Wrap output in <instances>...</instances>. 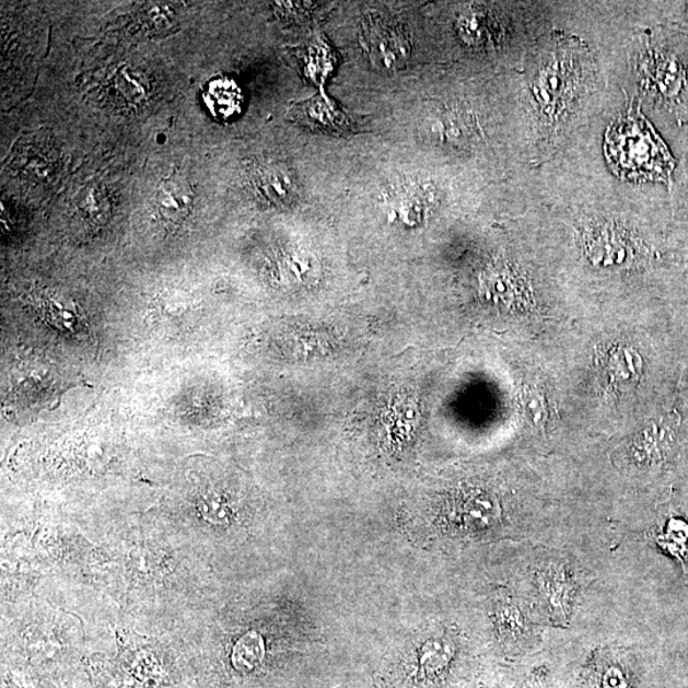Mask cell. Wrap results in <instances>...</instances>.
I'll return each instance as SVG.
<instances>
[{
	"instance_id": "6da1fadb",
	"label": "cell",
	"mask_w": 688,
	"mask_h": 688,
	"mask_svg": "<svg viewBox=\"0 0 688 688\" xmlns=\"http://www.w3.org/2000/svg\"><path fill=\"white\" fill-rule=\"evenodd\" d=\"M606 154L615 172L630 180L667 182L675 167L666 144L639 114L623 116L610 127Z\"/></svg>"
},
{
	"instance_id": "7a4b0ae2",
	"label": "cell",
	"mask_w": 688,
	"mask_h": 688,
	"mask_svg": "<svg viewBox=\"0 0 688 688\" xmlns=\"http://www.w3.org/2000/svg\"><path fill=\"white\" fill-rule=\"evenodd\" d=\"M361 44L371 63L382 71L404 68L411 56V43L404 26L384 14H369L362 21Z\"/></svg>"
},
{
	"instance_id": "3957f363",
	"label": "cell",
	"mask_w": 688,
	"mask_h": 688,
	"mask_svg": "<svg viewBox=\"0 0 688 688\" xmlns=\"http://www.w3.org/2000/svg\"><path fill=\"white\" fill-rule=\"evenodd\" d=\"M290 118L304 128L335 136L354 133L363 123L361 116L347 112L324 92L293 105Z\"/></svg>"
},
{
	"instance_id": "277c9868",
	"label": "cell",
	"mask_w": 688,
	"mask_h": 688,
	"mask_svg": "<svg viewBox=\"0 0 688 688\" xmlns=\"http://www.w3.org/2000/svg\"><path fill=\"white\" fill-rule=\"evenodd\" d=\"M681 443V419L675 412L663 413L649 423L638 439L637 451L641 463L649 468L662 469L674 460Z\"/></svg>"
},
{
	"instance_id": "5b68a950",
	"label": "cell",
	"mask_w": 688,
	"mask_h": 688,
	"mask_svg": "<svg viewBox=\"0 0 688 688\" xmlns=\"http://www.w3.org/2000/svg\"><path fill=\"white\" fill-rule=\"evenodd\" d=\"M645 80L653 94L670 105H683L688 94L686 69L675 54L667 50L649 53Z\"/></svg>"
},
{
	"instance_id": "8992f818",
	"label": "cell",
	"mask_w": 688,
	"mask_h": 688,
	"mask_svg": "<svg viewBox=\"0 0 688 688\" xmlns=\"http://www.w3.org/2000/svg\"><path fill=\"white\" fill-rule=\"evenodd\" d=\"M537 585L552 620L558 625L567 623L578 587L570 569L562 563H551L538 571Z\"/></svg>"
},
{
	"instance_id": "52a82bcc",
	"label": "cell",
	"mask_w": 688,
	"mask_h": 688,
	"mask_svg": "<svg viewBox=\"0 0 688 688\" xmlns=\"http://www.w3.org/2000/svg\"><path fill=\"white\" fill-rule=\"evenodd\" d=\"M422 133L430 141L464 145L476 135L474 119L467 112L454 106H438L422 119Z\"/></svg>"
},
{
	"instance_id": "ba28073f",
	"label": "cell",
	"mask_w": 688,
	"mask_h": 688,
	"mask_svg": "<svg viewBox=\"0 0 688 688\" xmlns=\"http://www.w3.org/2000/svg\"><path fill=\"white\" fill-rule=\"evenodd\" d=\"M570 65L569 58H555L540 72L535 94L537 104L547 115L560 114L562 107L571 102L578 81L573 77L574 72L571 71Z\"/></svg>"
},
{
	"instance_id": "9c48e42d",
	"label": "cell",
	"mask_w": 688,
	"mask_h": 688,
	"mask_svg": "<svg viewBox=\"0 0 688 688\" xmlns=\"http://www.w3.org/2000/svg\"><path fill=\"white\" fill-rule=\"evenodd\" d=\"M583 238L587 257L600 267L622 266L633 253L628 237L613 223H594Z\"/></svg>"
},
{
	"instance_id": "30bf717a",
	"label": "cell",
	"mask_w": 688,
	"mask_h": 688,
	"mask_svg": "<svg viewBox=\"0 0 688 688\" xmlns=\"http://www.w3.org/2000/svg\"><path fill=\"white\" fill-rule=\"evenodd\" d=\"M250 183L255 195L269 205H291L298 198L295 177L280 162H258L252 168Z\"/></svg>"
},
{
	"instance_id": "8fae6325",
	"label": "cell",
	"mask_w": 688,
	"mask_h": 688,
	"mask_svg": "<svg viewBox=\"0 0 688 688\" xmlns=\"http://www.w3.org/2000/svg\"><path fill=\"white\" fill-rule=\"evenodd\" d=\"M482 295L492 305L512 308L528 303V288L510 266H494L481 281Z\"/></svg>"
},
{
	"instance_id": "7c38bea8",
	"label": "cell",
	"mask_w": 688,
	"mask_h": 688,
	"mask_svg": "<svg viewBox=\"0 0 688 688\" xmlns=\"http://www.w3.org/2000/svg\"><path fill=\"white\" fill-rule=\"evenodd\" d=\"M494 625L499 639L509 651H521L530 640V625L520 603L512 595H499L493 603Z\"/></svg>"
},
{
	"instance_id": "4fadbf2b",
	"label": "cell",
	"mask_w": 688,
	"mask_h": 688,
	"mask_svg": "<svg viewBox=\"0 0 688 688\" xmlns=\"http://www.w3.org/2000/svg\"><path fill=\"white\" fill-rule=\"evenodd\" d=\"M453 514L455 521L467 530H483L492 527L500 517L497 498L483 491H471L457 501Z\"/></svg>"
},
{
	"instance_id": "5bb4252c",
	"label": "cell",
	"mask_w": 688,
	"mask_h": 688,
	"mask_svg": "<svg viewBox=\"0 0 688 688\" xmlns=\"http://www.w3.org/2000/svg\"><path fill=\"white\" fill-rule=\"evenodd\" d=\"M193 200V190L183 177L173 176L162 182L153 197L154 210L168 223H179L188 218Z\"/></svg>"
},
{
	"instance_id": "9a60e30c",
	"label": "cell",
	"mask_w": 688,
	"mask_h": 688,
	"mask_svg": "<svg viewBox=\"0 0 688 688\" xmlns=\"http://www.w3.org/2000/svg\"><path fill=\"white\" fill-rule=\"evenodd\" d=\"M390 212L401 222L416 223L427 215L431 196L421 185H400L388 197Z\"/></svg>"
},
{
	"instance_id": "2e32d148",
	"label": "cell",
	"mask_w": 688,
	"mask_h": 688,
	"mask_svg": "<svg viewBox=\"0 0 688 688\" xmlns=\"http://www.w3.org/2000/svg\"><path fill=\"white\" fill-rule=\"evenodd\" d=\"M454 655L455 648L450 639L429 640L419 654L417 676L422 681H439L450 669Z\"/></svg>"
},
{
	"instance_id": "e0dca14e",
	"label": "cell",
	"mask_w": 688,
	"mask_h": 688,
	"mask_svg": "<svg viewBox=\"0 0 688 688\" xmlns=\"http://www.w3.org/2000/svg\"><path fill=\"white\" fill-rule=\"evenodd\" d=\"M205 102L215 118L229 120L242 112L244 96L234 80L219 79L208 84Z\"/></svg>"
},
{
	"instance_id": "ac0fdd59",
	"label": "cell",
	"mask_w": 688,
	"mask_h": 688,
	"mask_svg": "<svg viewBox=\"0 0 688 688\" xmlns=\"http://www.w3.org/2000/svg\"><path fill=\"white\" fill-rule=\"evenodd\" d=\"M337 54L324 37H315L301 54L304 74L315 83H323L335 71Z\"/></svg>"
},
{
	"instance_id": "d6986e66",
	"label": "cell",
	"mask_w": 688,
	"mask_h": 688,
	"mask_svg": "<svg viewBox=\"0 0 688 688\" xmlns=\"http://www.w3.org/2000/svg\"><path fill=\"white\" fill-rule=\"evenodd\" d=\"M75 214L89 226H102L110 218V202L106 191L98 185L84 188L75 198Z\"/></svg>"
},
{
	"instance_id": "ffe728a7",
	"label": "cell",
	"mask_w": 688,
	"mask_h": 688,
	"mask_svg": "<svg viewBox=\"0 0 688 688\" xmlns=\"http://www.w3.org/2000/svg\"><path fill=\"white\" fill-rule=\"evenodd\" d=\"M606 368L618 383H635L644 373V360L635 348L616 347L608 353Z\"/></svg>"
},
{
	"instance_id": "44dd1931",
	"label": "cell",
	"mask_w": 688,
	"mask_h": 688,
	"mask_svg": "<svg viewBox=\"0 0 688 688\" xmlns=\"http://www.w3.org/2000/svg\"><path fill=\"white\" fill-rule=\"evenodd\" d=\"M585 688H633L632 677L621 661L602 660L587 672Z\"/></svg>"
},
{
	"instance_id": "7402d4cb",
	"label": "cell",
	"mask_w": 688,
	"mask_h": 688,
	"mask_svg": "<svg viewBox=\"0 0 688 688\" xmlns=\"http://www.w3.org/2000/svg\"><path fill=\"white\" fill-rule=\"evenodd\" d=\"M265 660V644L258 633L250 632L240 639L231 654V663L243 675H250Z\"/></svg>"
},
{
	"instance_id": "603a6c76",
	"label": "cell",
	"mask_w": 688,
	"mask_h": 688,
	"mask_svg": "<svg viewBox=\"0 0 688 688\" xmlns=\"http://www.w3.org/2000/svg\"><path fill=\"white\" fill-rule=\"evenodd\" d=\"M175 20V11L165 3H145L137 12L139 25L149 33H162L172 27Z\"/></svg>"
},
{
	"instance_id": "cb8c5ba5",
	"label": "cell",
	"mask_w": 688,
	"mask_h": 688,
	"mask_svg": "<svg viewBox=\"0 0 688 688\" xmlns=\"http://www.w3.org/2000/svg\"><path fill=\"white\" fill-rule=\"evenodd\" d=\"M494 22L485 13L464 14L459 21V33L464 42L470 44H485L490 42L494 33Z\"/></svg>"
},
{
	"instance_id": "d4e9b609",
	"label": "cell",
	"mask_w": 688,
	"mask_h": 688,
	"mask_svg": "<svg viewBox=\"0 0 688 688\" xmlns=\"http://www.w3.org/2000/svg\"><path fill=\"white\" fill-rule=\"evenodd\" d=\"M114 88L124 105H139L147 94L145 83L141 75L129 71H123L116 75Z\"/></svg>"
},
{
	"instance_id": "484cf974",
	"label": "cell",
	"mask_w": 688,
	"mask_h": 688,
	"mask_svg": "<svg viewBox=\"0 0 688 688\" xmlns=\"http://www.w3.org/2000/svg\"><path fill=\"white\" fill-rule=\"evenodd\" d=\"M523 408L525 417H527L528 422L532 427L535 428H544L547 419V404L543 393L536 389H528L524 394L523 398Z\"/></svg>"
},
{
	"instance_id": "4316f807",
	"label": "cell",
	"mask_w": 688,
	"mask_h": 688,
	"mask_svg": "<svg viewBox=\"0 0 688 688\" xmlns=\"http://www.w3.org/2000/svg\"><path fill=\"white\" fill-rule=\"evenodd\" d=\"M48 303V313L57 327L73 330L74 324L79 323V314L74 312V308L56 299L49 300Z\"/></svg>"
},
{
	"instance_id": "83f0119b",
	"label": "cell",
	"mask_w": 688,
	"mask_h": 688,
	"mask_svg": "<svg viewBox=\"0 0 688 688\" xmlns=\"http://www.w3.org/2000/svg\"><path fill=\"white\" fill-rule=\"evenodd\" d=\"M314 4L312 3H277V10L283 18L305 20L314 13Z\"/></svg>"
},
{
	"instance_id": "f1b7e54d",
	"label": "cell",
	"mask_w": 688,
	"mask_h": 688,
	"mask_svg": "<svg viewBox=\"0 0 688 688\" xmlns=\"http://www.w3.org/2000/svg\"><path fill=\"white\" fill-rule=\"evenodd\" d=\"M522 688H551L548 683V674L544 668H538L532 672V675L525 679Z\"/></svg>"
},
{
	"instance_id": "f546056e",
	"label": "cell",
	"mask_w": 688,
	"mask_h": 688,
	"mask_svg": "<svg viewBox=\"0 0 688 688\" xmlns=\"http://www.w3.org/2000/svg\"><path fill=\"white\" fill-rule=\"evenodd\" d=\"M678 401L679 405L685 408V411L688 412V369L683 377L681 384H679Z\"/></svg>"
}]
</instances>
